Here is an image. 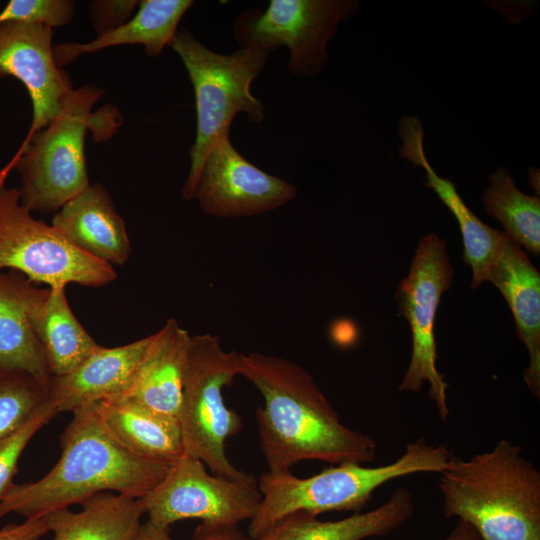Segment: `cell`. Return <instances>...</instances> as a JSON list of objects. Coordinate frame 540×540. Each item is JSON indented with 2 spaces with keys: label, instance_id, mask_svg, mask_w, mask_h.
Masks as SVG:
<instances>
[{
  "label": "cell",
  "instance_id": "cell-24",
  "mask_svg": "<svg viewBox=\"0 0 540 540\" xmlns=\"http://www.w3.org/2000/svg\"><path fill=\"white\" fill-rule=\"evenodd\" d=\"M72 512L68 508L46 515L52 540H135L145 514L139 499L114 492L94 495Z\"/></svg>",
  "mask_w": 540,
  "mask_h": 540
},
{
  "label": "cell",
  "instance_id": "cell-27",
  "mask_svg": "<svg viewBox=\"0 0 540 540\" xmlns=\"http://www.w3.org/2000/svg\"><path fill=\"white\" fill-rule=\"evenodd\" d=\"M58 413L50 398L19 428L0 439V501L9 493L18 460L31 438Z\"/></svg>",
  "mask_w": 540,
  "mask_h": 540
},
{
  "label": "cell",
  "instance_id": "cell-26",
  "mask_svg": "<svg viewBox=\"0 0 540 540\" xmlns=\"http://www.w3.org/2000/svg\"><path fill=\"white\" fill-rule=\"evenodd\" d=\"M48 389L29 373L0 370V439L23 425L47 401Z\"/></svg>",
  "mask_w": 540,
  "mask_h": 540
},
{
  "label": "cell",
  "instance_id": "cell-1",
  "mask_svg": "<svg viewBox=\"0 0 540 540\" xmlns=\"http://www.w3.org/2000/svg\"><path fill=\"white\" fill-rule=\"evenodd\" d=\"M239 375L264 398L255 415L269 472H288L303 460L365 465L376 459L377 442L341 422L302 366L279 356L242 354Z\"/></svg>",
  "mask_w": 540,
  "mask_h": 540
},
{
  "label": "cell",
  "instance_id": "cell-20",
  "mask_svg": "<svg viewBox=\"0 0 540 540\" xmlns=\"http://www.w3.org/2000/svg\"><path fill=\"white\" fill-rule=\"evenodd\" d=\"M41 287L15 271H0V370L29 373L49 387L51 374L30 320Z\"/></svg>",
  "mask_w": 540,
  "mask_h": 540
},
{
  "label": "cell",
  "instance_id": "cell-13",
  "mask_svg": "<svg viewBox=\"0 0 540 540\" xmlns=\"http://www.w3.org/2000/svg\"><path fill=\"white\" fill-rule=\"evenodd\" d=\"M54 31L22 22L0 23V77H13L26 88L32 120L26 143L61 111L74 91L68 73L54 58Z\"/></svg>",
  "mask_w": 540,
  "mask_h": 540
},
{
  "label": "cell",
  "instance_id": "cell-17",
  "mask_svg": "<svg viewBox=\"0 0 540 540\" xmlns=\"http://www.w3.org/2000/svg\"><path fill=\"white\" fill-rule=\"evenodd\" d=\"M150 335L126 345L101 347L73 371L51 376L49 398L58 412H74L121 396L129 387Z\"/></svg>",
  "mask_w": 540,
  "mask_h": 540
},
{
  "label": "cell",
  "instance_id": "cell-11",
  "mask_svg": "<svg viewBox=\"0 0 540 540\" xmlns=\"http://www.w3.org/2000/svg\"><path fill=\"white\" fill-rule=\"evenodd\" d=\"M261 498L255 479L232 480L210 474L202 461L184 453L139 502L150 523L169 530L185 519L238 525L254 517Z\"/></svg>",
  "mask_w": 540,
  "mask_h": 540
},
{
  "label": "cell",
  "instance_id": "cell-32",
  "mask_svg": "<svg viewBox=\"0 0 540 540\" xmlns=\"http://www.w3.org/2000/svg\"><path fill=\"white\" fill-rule=\"evenodd\" d=\"M444 540H483V538L467 522L458 520L453 530Z\"/></svg>",
  "mask_w": 540,
  "mask_h": 540
},
{
  "label": "cell",
  "instance_id": "cell-29",
  "mask_svg": "<svg viewBox=\"0 0 540 540\" xmlns=\"http://www.w3.org/2000/svg\"><path fill=\"white\" fill-rule=\"evenodd\" d=\"M137 0H94L89 4V17L96 37L125 24L138 8Z\"/></svg>",
  "mask_w": 540,
  "mask_h": 540
},
{
  "label": "cell",
  "instance_id": "cell-23",
  "mask_svg": "<svg viewBox=\"0 0 540 540\" xmlns=\"http://www.w3.org/2000/svg\"><path fill=\"white\" fill-rule=\"evenodd\" d=\"M92 405L115 436L136 454L172 464L185 453L177 417L122 396Z\"/></svg>",
  "mask_w": 540,
  "mask_h": 540
},
{
  "label": "cell",
  "instance_id": "cell-21",
  "mask_svg": "<svg viewBox=\"0 0 540 540\" xmlns=\"http://www.w3.org/2000/svg\"><path fill=\"white\" fill-rule=\"evenodd\" d=\"M193 4L192 0H141L132 18L117 29L90 42L54 45L55 62L63 69L81 55L121 45H142L148 56L157 57L169 46Z\"/></svg>",
  "mask_w": 540,
  "mask_h": 540
},
{
  "label": "cell",
  "instance_id": "cell-8",
  "mask_svg": "<svg viewBox=\"0 0 540 540\" xmlns=\"http://www.w3.org/2000/svg\"><path fill=\"white\" fill-rule=\"evenodd\" d=\"M0 174V271H15L35 284L102 287L117 278L114 267L72 245L52 225L34 218L17 188Z\"/></svg>",
  "mask_w": 540,
  "mask_h": 540
},
{
  "label": "cell",
  "instance_id": "cell-31",
  "mask_svg": "<svg viewBox=\"0 0 540 540\" xmlns=\"http://www.w3.org/2000/svg\"><path fill=\"white\" fill-rule=\"evenodd\" d=\"M192 540H252L246 537L238 525H212L200 523Z\"/></svg>",
  "mask_w": 540,
  "mask_h": 540
},
{
  "label": "cell",
  "instance_id": "cell-30",
  "mask_svg": "<svg viewBox=\"0 0 540 540\" xmlns=\"http://www.w3.org/2000/svg\"><path fill=\"white\" fill-rule=\"evenodd\" d=\"M49 532L46 515L27 518L19 524L8 523L0 529V540H39Z\"/></svg>",
  "mask_w": 540,
  "mask_h": 540
},
{
  "label": "cell",
  "instance_id": "cell-5",
  "mask_svg": "<svg viewBox=\"0 0 540 540\" xmlns=\"http://www.w3.org/2000/svg\"><path fill=\"white\" fill-rule=\"evenodd\" d=\"M169 46L183 62L194 89L196 137L189 150L190 169L182 188V197L191 200L208 151L219 136L230 133L234 117L244 113L251 123L263 121L264 106L250 86L264 69L269 53L247 47L220 54L184 27L178 29Z\"/></svg>",
  "mask_w": 540,
  "mask_h": 540
},
{
  "label": "cell",
  "instance_id": "cell-14",
  "mask_svg": "<svg viewBox=\"0 0 540 540\" xmlns=\"http://www.w3.org/2000/svg\"><path fill=\"white\" fill-rule=\"evenodd\" d=\"M398 135L402 141L399 147L400 157L424 169L425 185L438 195L455 216L462 234L463 260L472 269L471 288H477L486 281L507 235L482 222L466 206L454 183L435 172L425 155L423 125L417 116L402 117L398 126Z\"/></svg>",
  "mask_w": 540,
  "mask_h": 540
},
{
  "label": "cell",
  "instance_id": "cell-10",
  "mask_svg": "<svg viewBox=\"0 0 540 540\" xmlns=\"http://www.w3.org/2000/svg\"><path fill=\"white\" fill-rule=\"evenodd\" d=\"M453 273L445 240L430 233L419 241L409 273L395 294L399 314L407 320L412 333L411 360L398 391L417 393L428 382L429 396L443 421L449 416L448 384L436 368L434 324L441 297L452 285Z\"/></svg>",
  "mask_w": 540,
  "mask_h": 540
},
{
  "label": "cell",
  "instance_id": "cell-28",
  "mask_svg": "<svg viewBox=\"0 0 540 540\" xmlns=\"http://www.w3.org/2000/svg\"><path fill=\"white\" fill-rule=\"evenodd\" d=\"M76 8L72 0H10L0 12V23L15 21L53 30L68 25Z\"/></svg>",
  "mask_w": 540,
  "mask_h": 540
},
{
  "label": "cell",
  "instance_id": "cell-18",
  "mask_svg": "<svg viewBox=\"0 0 540 540\" xmlns=\"http://www.w3.org/2000/svg\"><path fill=\"white\" fill-rule=\"evenodd\" d=\"M486 281L498 288L511 309L517 336L529 354L523 378L531 393L539 398L540 274L523 248L507 236Z\"/></svg>",
  "mask_w": 540,
  "mask_h": 540
},
{
  "label": "cell",
  "instance_id": "cell-25",
  "mask_svg": "<svg viewBox=\"0 0 540 540\" xmlns=\"http://www.w3.org/2000/svg\"><path fill=\"white\" fill-rule=\"evenodd\" d=\"M488 179L482 196L486 213L502 224L512 241L539 256L540 198L521 192L506 168H497Z\"/></svg>",
  "mask_w": 540,
  "mask_h": 540
},
{
  "label": "cell",
  "instance_id": "cell-9",
  "mask_svg": "<svg viewBox=\"0 0 540 540\" xmlns=\"http://www.w3.org/2000/svg\"><path fill=\"white\" fill-rule=\"evenodd\" d=\"M358 8L357 0H271L264 11L240 12L232 32L241 48L270 53L286 47L290 52L287 71L309 77L326 67L328 42Z\"/></svg>",
  "mask_w": 540,
  "mask_h": 540
},
{
  "label": "cell",
  "instance_id": "cell-19",
  "mask_svg": "<svg viewBox=\"0 0 540 540\" xmlns=\"http://www.w3.org/2000/svg\"><path fill=\"white\" fill-rule=\"evenodd\" d=\"M411 492L395 490L380 506L336 521H322L307 512H294L255 540H363L384 537L406 524L414 513Z\"/></svg>",
  "mask_w": 540,
  "mask_h": 540
},
{
  "label": "cell",
  "instance_id": "cell-6",
  "mask_svg": "<svg viewBox=\"0 0 540 540\" xmlns=\"http://www.w3.org/2000/svg\"><path fill=\"white\" fill-rule=\"evenodd\" d=\"M104 90L95 84L74 89L59 114L22 143L0 173L19 174L20 202L28 210L56 213L90 185L85 137L96 114L92 108Z\"/></svg>",
  "mask_w": 540,
  "mask_h": 540
},
{
  "label": "cell",
  "instance_id": "cell-16",
  "mask_svg": "<svg viewBox=\"0 0 540 540\" xmlns=\"http://www.w3.org/2000/svg\"><path fill=\"white\" fill-rule=\"evenodd\" d=\"M51 225L72 245L113 267L130 257L125 221L102 184H91L64 204L54 213Z\"/></svg>",
  "mask_w": 540,
  "mask_h": 540
},
{
  "label": "cell",
  "instance_id": "cell-4",
  "mask_svg": "<svg viewBox=\"0 0 540 540\" xmlns=\"http://www.w3.org/2000/svg\"><path fill=\"white\" fill-rule=\"evenodd\" d=\"M454 454L445 445L424 438L409 443L395 461L380 466L343 463L306 478L265 472L260 476L259 508L250 520L248 535L255 540L283 517L294 512L318 516L332 511L362 509L373 492L387 482L416 473H440Z\"/></svg>",
  "mask_w": 540,
  "mask_h": 540
},
{
  "label": "cell",
  "instance_id": "cell-7",
  "mask_svg": "<svg viewBox=\"0 0 540 540\" xmlns=\"http://www.w3.org/2000/svg\"><path fill=\"white\" fill-rule=\"evenodd\" d=\"M241 355L226 351L215 335H192L177 418L185 454L202 461L215 475L248 481L255 478L233 466L225 452L226 440L242 427L240 416L223 397L224 387L239 375Z\"/></svg>",
  "mask_w": 540,
  "mask_h": 540
},
{
  "label": "cell",
  "instance_id": "cell-15",
  "mask_svg": "<svg viewBox=\"0 0 540 540\" xmlns=\"http://www.w3.org/2000/svg\"><path fill=\"white\" fill-rule=\"evenodd\" d=\"M192 335L171 318L156 333L121 395L154 411L177 417Z\"/></svg>",
  "mask_w": 540,
  "mask_h": 540
},
{
  "label": "cell",
  "instance_id": "cell-2",
  "mask_svg": "<svg viewBox=\"0 0 540 540\" xmlns=\"http://www.w3.org/2000/svg\"><path fill=\"white\" fill-rule=\"evenodd\" d=\"M61 456L40 480L14 484L0 501V519L10 513L43 517L115 492L140 499L166 475L171 464L140 456L122 443L93 405L73 412L60 436Z\"/></svg>",
  "mask_w": 540,
  "mask_h": 540
},
{
  "label": "cell",
  "instance_id": "cell-3",
  "mask_svg": "<svg viewBox=\"0 0 540 540\" xmlns=\"http://www.w3.org/2000/svg\"><path fill=\"white\" fill-rule=\"evenodd\" d=\"M439 474L447 518L483 540H540V472L520 445L501 439L468 459L454 455Z\"/></svg>",
  "mask_w": 540,
  "mask_h": 540
},
{
  "label": "cell",
  "instance_id": "cell-33",
  "mask_svg": "<svg viewBox=\"0 0 540 540\" xmlns=\"http://www.w3.org/2000/svg\"><path fill=\"white\" fill-rule=\"evenodd\" d=\"M135 540H172L168 529L159 528L149 521L142 524Z\"/></svg>",
  "mask_w": 540,
  "mask_h": 540
},
{
  "label": "cell",
  "instance_id": "cell-22",
  "mask_svg": "<svg viewBox=\"0 0 540 540\" xmlns=\"http://www.w3.org/2000/svg\"><path fill=\"white\" fill-rule=\"evenodd\" d=\"M30 320L51 376L73 371L101 347L72 312L66 287L41 288L30 307Z\"/></svg>",
  "mask_w": 540,
  "mask_h": 540
},
{
  "label": "cell",
  "instance_id": "cell-12",
  "mask_svg": "<svg viewBox=\"0 0 540 540\" xmlns=\"http://www.w3.org/2000/svg\"><path fill=\"white\" fill-rule=\"evenodd\" d=\"M291 183L246 160L233 146L230 133L219 136L208 151L192 199L202 211L219 218L262 214L296 197Z\"/></svg>",
  "mask_w": 540,
  "mask_h": 540
}]
</instances>
